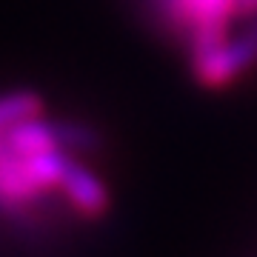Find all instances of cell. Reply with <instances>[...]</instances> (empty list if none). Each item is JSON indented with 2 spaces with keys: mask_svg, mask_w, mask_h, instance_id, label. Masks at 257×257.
Here are the masks:
<instances>
[{
  "mask_svg": "<svg viewBox=\"0 0 257 257\" xmlns=\"http://www.w3.org/2000/svg\"><path fill=\"white\" fill-rule=\"evenodd\" d=\"M0 138H3V135H0Z\"/></svg>",
  "mask_w": 257,
  "mask_h": 257,
  "instance_id": "52a82bcc",
  "label": "cell"
},
{
  "mask_svg": "<svg viewBox=\"0 0 257 257\" xmlns=\"http://www.w3.org/2000/svg\"><path fill=\"white\" fill-rule=\"evenodd\" d=\"M69 160L72 155L66 149L18 155L0 146V211L29 209L46 192L60 189Z\"/></svg>",
  "mask_w": 257,
  "mask_h": 257,
  "instance_id": "6da1fadb",
  "label": "cell"
},
{
  "mask_svg": "<svg viewBox=\"0 0 257 257\" xmlns=\"http://www.w3.org/2000/svg\"><path fill=\"white\" fill-rule=\"evenodd\" d=\"M254 63H257V37L251 32L237 37V40L226 37L220 46L192 57L194 77H197V83L209 86V89L229 86L237 74H243L248 66H254Z\"/></svg>",
  "mask_w": 257,
  "mask_h": 257,
  "instance_id": "3957f363",
  "label": "cell"
},
{
  "mask_svg": "<svg viewBox=\"0 0 257 257\" xmlns=\"http://www.w3.org/2000/svg\"><path fill=\"white\" fill-rule=\"evenodd\" d=\"M40 111H43V100H40L35 92L0 94V135H3L6 128L23 123V120L40 117Z\"/></svg>",
  "mask_w": 257,
  "mask_h": 257,
  "instance_id": "5b68a950",
  "label": "cell"
},
{
  "mask_svg": "<svg viewBox=\"0 0 257 257\" xmlns=\"http://www.w3.org/2000/svg\"><path fill=\"white\" fill-rule=\"evenodd\" d=\"M60 192L86 217H100L103 211H106V206H109L106 186L86 166L77 163V160H69V166H66V175L60 180Z\"/></svg>",
  "mask_w": 257,
  "mask_h": 257,
  "instance_id": "277c9868",
  "label": "cell"
},
{
  "mask_svg": "<svg viewBox=\"0 0 257 257\" xmlns=\"http://www.w3.org/2000/svg\"><path fill=\"white\" fill-rule=\"evenodd\" d=\"M166 26L189 40L192 57L220 46L234 18V0H155Z\"/></svg>",
  "mask_w": 257,
  "mask_h": 257,
  "instance_id": "7a4b0ae2",
  "label": "cell"
},
{
  "mask_svg": "<svg viewBox=\"0 0 257 257\" xmlns=\"http://www.w3.org/2000/svg\"><path fill=\"white\" fill-rule=\"evenodd\" d=\"M234 15H240V18L257 15V0H234Z\"/></svg>",
  "mask_w": 257,
  "mask_h": 257,
  "instance_id": "8992f818",
  "label": "cell"
}]
</instances>
